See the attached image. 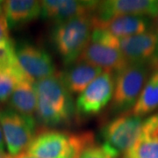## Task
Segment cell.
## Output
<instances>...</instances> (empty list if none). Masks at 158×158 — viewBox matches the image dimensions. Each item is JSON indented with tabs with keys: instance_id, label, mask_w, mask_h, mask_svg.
Returning a JSON list of instances; mask_svg holds the SVG:
<instances>
[{
	"instance_id": "e0dca14e",
	"label": "cell",
	"mask_w": 158,
	"mask_h": 158,
	"mask_svg": "<svg viewBox=\"0 0 158 158\" xmlns=\"http://www.w3.org/2000/svg\"><path fill=\"white\" fill-rule=\"evenodd\" d=\"M9 103L12 110L27 118H34L37 95L34 83L29 79L19 81L11 93Z\"/></svg>"
},
{
	"instance_id": "3957f363",
	"label": "cell",
	"mask_w": 158,
	"mask_h": 158,
	"mask_svg": "<svg viewBox=\"0 0 158 158\" xmlns=\"http://www.w3.org/2000/svg\"><path fill=\"white\" fill-rule=\"evenodd\" d=\"M93 15L73 18L56 24L52 41L66 65L76 62L90 42L93 31Z\"/></svg>"
},
{
	"instance_id": "5b68a950",
	"label": "cell",
	"mask_w": 158,
	"mask_h": 158,
	"mask_svg": "<svg viewBox=\"0 0 158 158\" xmlns=\"http://www.w3.org/2000/svg\"><path fill=\"white\" fill-rule=\"evenodd\" d=\"M148 64H128L115 75L112 110L114 113H127L133 109L148 77Z\"/></svg>"
},
{
	"instance_id": "2e32d148",
	"label": "cell",
	"mask_w": 158,
	"mask_h": 158,
	"mask_svg": "<svg viewBox=\"0 0 158 158\" xmlns=\"http://www.w3.org/2000/svg\"><path fill=\"white\" fill-rule=\"evenodd\" d=\"M3 12L9 27H19L31 22L40 16L41 3L34 0L3 1Z\"/></svg>"
},
{
	"instance_id": "cb8c5ba5",
	"label": "cell",
	"mask_w": 158,
	"mask_h": 158,
	"mask_svg": "<svg viewBox=\"0 0 158 158\" xmlns=\"http://www.w3.org/2000/svg\"><path fill=\"white\" fill-rule=\"evenodd\" d=\"M150 67H155L156 69L158 68V48L157 51H156V54L155 56V58L153 59L152 62L150 64Z\"/></svg>"
},
{
	"instance_id": "52a82bcc",
	"label": "cell",
	"mask_w": 158,
	"mask_h": 158,
	"mask_svg": "<svg viewBox=\"0 0 158 158\" xmlns=\"http://www.w3.org/2000/svg\"><path fill=\"white\" fill-rule=\"evenodd\" d=\"M142 122L141 117L134 115L131 112L113 118L102 129L103 145L117 158L120 153L124 154L135 141Z\"/></svg>"
},
{
	"instance_id": "ffe728a7",
	"label": "cell",
	"mask_w": 158,
	"mask_h": 158,
	"mask_svg": "<svg viewBox=\"0 0 158 158\" xmlns=\"http://www.w3.org/2000/svg\"><path fill=\"white\" fill-rule=\"evenodd\" d=\"M80 158H115L108 149L102 145H96L95 143L85 149Z\"/></svg>"
},
{
	"instance_id": "7a4b0ae2",
	"label": "cell",
	"mask_w": 158,
	"mask_h": 158,
	"mask_svg": "<svg viewBox=\"0 0 158 158\" xmlns=\"http://www.w3.org/2000/svg\"><path fill=\"white\" fill-rule=\"evenodd\" d=\"M94 143V135L89 131L67 133L48 130L34 136L26 153L34 158H80Z\"/></svg>"
},
{
	"instance_id": "d4e9b609",
	"label": "cell",
	"mask_w": 158,
	"mask_h": 158,
	"mask_svg": "<svg viewBox=\"0 0 158 158\" xmlns=\"http://www.w3.org/2000/svg\"><path fill=\"white\" fill-rule=\"evenodd\" d=\"M155 27H156V32L158 34V16L155 19Z\"/></svg>"
},
{
	"instance_id": "277c9868",
	"label": "cell",
	"mask_w": 158,
	"mask_h": 158,
	"mask_svg": "<svg viewBox=\"0 0 158 158\" xmlns=\"http://www.w3.org/2000/svg\"><path fill=\"white\" fill-rule=\"evenodd\" d=\"M90 40L118 48L129 64H148L150 66L158 48V34L154 31H147L125 38H116L102 29L94 27Z\"/></svg>"
},
{
	"instance_id": "9c48e42d",
	"label": "cell",
	"mask_w": 158,
	"mask_h": 158,
	"mask_svg": "<svg viewBox=\"0 0 158 158\" xmlns=\"http://www.w3.org/2000/svg\"><path fill=\"white\" fill-rule=\"evenodd\" d=\"M16 55L20 68L34 84L55 75L56 66L53 59L43 48L22 43L16 47Z\"/></svg>"
},
{
	"instance_id": "484cf974",
	"label": "cell",
	"mask_w": 158,
	"mask_h": 158,
	"mask_svg": "<svg viewBox=\"0 0 158 158\" xmlns=\"http://www.w3.org/2000/svg\"><path fill=\"white\" fill-rule=\"evenodd\" d=\"M3 1H0V14H3Z\"/></svg>"
},
{
	"instance_id": "4fadbf2b",
	"label": "cell",
	"mask_w": 158,
	"mask_h": 158,
	"mask_svg": "<svg viewBox=\"0 0 158 158\" xmlns=\"http://www.w3.org/2000/svg\"><path fill=\"white\" fill-rule=\"evenodd\" d=\"M123 158H158V113L143 120L139 135Z\"/></svg>"
},
{
	"instance_id": "d6986e66",
	"label": "cell",
	"mask_w": 158,
	"mask_h": 158,
	"mask_svg": "<svg viewBox=\"0 0 158 158\" xmlns=\"http://www.w3.org/2000/svg\"><path fill=\"white\" fill-rule=\"evenodd\" d=\"M19 80L8 70H0V102L10 99L11 93Z\"/></svg>"
},
{
	"instance_id": "603a6c76",
	"label": "cell",
	"mask_w": 158,
	"mask_h": 158,
	"mask_svg": "<svg viewBox=\"0 0 158 158\" xmlns=\"http://www.w3.org/2000/svg\"><path fill=\"white\" fill-rule=\"evenodd\" d=\"M7 158H34L33 156H28L27 153H22L20 155H18V156H11L10 155H7Z\"/></svg>"
},
{
	"instance_id": "7402d4cb",
	"label": "cell",
	"mask_w": 158,
	"mask_h": 158,
	"mask_svg": "<svg viewBox=\"0 0 158 158\" xmlns=\"http://www.w3.org/2000/svg\"><path fill=\"white\" fill-rule=\"evenodd\" d=\"M5 148H6V143H5V140H4V136H3V133H2V129L0 127V150L5 152Z\"/></svg>"
},
{
	"instance_id": "ba28073f",
	"label": "cell",
	"mask_w": 158,
	"mask_h": 158,
	"mask_svg": "<svg viewBox=\"0 0 158 158\" xmlns=\"http://www.w3.org/2000/svg\"><path fill=\"white\" fill-rule=\"evenodd\" d=\"M115 75L104 70L81 93L76 101V109L82 116H92L100 113L113 98Z\"/></svg>"
},
{
	"instance_id": "8fae6325",
	"label": "cell",
	"mask_w": 158,
	"mask_h": 158,
	"mask_svg": "<svg viewBox=\"0 0 158 158\" xmlns=\"http://www.w3.org/2000/svg\"><path fill=\"white\" fill-rule=\"evenodd\" d=\"M41 3L40 16L56 24L73 18L93 15L98 1L79 0H45Z\"/></svg>"
},
{
	"instance_id": "6da1fadb",
	"label": "cell",
	"mask_w": 158,
	"mask_h": 158,
	"mask_svg": "<svg viewBox=\"0 0 158 158\" xmlns=\"http://www.w3.org/2000/svg\"><path fill=\"white\" fill-rule=\"evenodd\" d=\"M34 85L37 95L36 114L40 121L47 127L68 123L76 107L59 74L40 80Z\"/></svg>"
},
{
	"instance_id": "7c38bea8",
	"label": "cell",
	"mask_w": 158,
	"mask_h": 158,
	"mask_svg": "<svg viewBox=\"0 0 158 158\" xmlns=\"http://www.w3.org/2000/svg\"><path fill=\"white\" fill-rule=\"evenodd\" d=\"M78 61L112 72H118L129 64L118 48L91 40L81 54Z\"/></svg>"
},
{
	"instance_id": "ac0fdd59",
	"label": "cell",
	"mask_w": 158,
	"mask_h": 158,
	"mask_svg": "<svg viewBox=\"0 0 158 158\" xmlns=\"http://www.w3.org/2000/svg\"><path fill=\"white\" fill-rule=\"evenodd\" d=\"M158 108V68L145 84L141 95L131 113L138 117H143Z\"/></svg>"
},
{
	"instance_id": "44dd1931",
	"label": "cell",
	"mask_w": 158,
	"mask_h": 158,
	"mask_svg": "<svg viewBox=\"0 0 158 158\" xmlns=\"http://www.w3.org/2000/svg\"><path fill=\"white\" fill-rule=\"evenodd\" d=\"M9 38V25L6 20V16L3 13L0 14V42Z\"/></svg>"
},
{
	"instance_id": "9a60e30c",
	"label": "cell",
	"mask_w": 158,
	"mask_h": 158,
	"mask_svg": "<svg viewBox=\"0 0 158 158\" xmlns=\"http://www.w3.org/2000/svg\"><path fill=\"white\" fill-rule=\"evenodd\" d=\"M103 71L101 68L77 60L59 76L69 92L81 93Z\"/></svg>"
},
{
	"instance_id": "30bf717a",
	"label": "cell",
	"mask_w": 158,
	"mask_h": 158,
	"mask_svg": "<svg viewBox=\"0 0 158 158\" xmlns=\"http://www.w3.org/2000/svg\"><path fill=\"white\" fill-rule=\"evenodd\" d=\"M122 15H135L147 18L158 16L156 0H109L98 2L93 19L105 21Z\"/></svg>"
},
{
	"instance_id": "8992f818",
	"label": "cell",
	"mask_w": 158,
	"mask_h": 158,
	"mask_svg": "<svg viewBox=\"0 0 158 158\" xmlns=\"http://www.w3.org/2000/svg\"><path fill=\"white\" fill-rule=\"evenodd\" d=\"M0 127L11 156L26 152L35 136L34 118L25 117L11 108H0Z\"/></svg>"
},
{
	"instance_id": "5bb4252c",
	"label": "cell",
	"mask_w": 158,
	"mask_h": 158,
	"mask_svg": "<svg viewBox=\"0 0 158 158\" xmlns=\"http://www.w3.org/2000/svg\"><path fill=\"white\" fill-rule=\"evenodd\" d=\"M93 27L102 29L116 38H125L148 31L150 20L147 17L135 15L117 16L105 21L93 19Z\"/></svg>"
},
{
	"instance_id": "83f0119b",
	"label": "cell",
	"mask_w": 158,
	"mask_h": 158,
	"mask_svg": "<svg viewBox=\"0 0 158 158\" xmlns=\"http://www.w3.org/2000/svg\"><path fill=\"white\" fill-rule=\"evenodd\" d=\"M5 158H7V155H6V157H5Z\"/></svg>"
},
{
	"instance_id": "4316f807",
	"label": "cell",
	"mask_w": 158,
	"mask_h": 158,
	"mask_svg": "<svg viewBox=\"0 0 158 158\" xmlns=\"http://www.w3.org/2000/svg\"><path fill=\"white\" fill-rule=\"evenodd\" d=\"M6 153L5 152H3V151H1L0 150V158H5L6 157Z\"/></svg>"
}]
</instances>
